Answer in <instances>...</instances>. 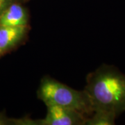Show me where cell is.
I'll use <instances>...</instances> for the list:
<instances>
[{
	"mask_svg": "<svg viewBox=\"0 0 125 125\" xmlns=\"http://www.w3.org/2000/svg\"><path fill=\"white\" fill-rule=\"evenodd\" d=\"M0 125H11V118L6 116L3 112H0Z\"/></svg>",
	"mask_w": 125,
	"mask_h": 125,
	"instance_id": "obj_8",
	"label": "cell"
},
{
	"mask_svg": "<svg viewBox=\"0 0 125 125\" xmlns=\"http://www.w3.org/2000/svg\"><path fill=\"white\" fill-rule=\"evenodd\" d=\"M117 117L110 112L96 110L87 117L85 125H113L115 124Z\"/></svg>",
	"mask_w": 125,
	"mask_h": 125,
	"instance_id": "obj_6",
	"label": "cell"
},
{
	"mask_svg": "<svg viewBox=\"0 0 125 125\" xmlns=\"http://www.w3.org/2000/svg\"><path fill=\"white\" fill-rule=\"evenodd\" d=\"M37 96L45 106L55 105L71 108L85 115H90L93 113L90 99L84 89H74L48 75L41 79Z\"/></svg>",
	"mask_w": 125,
	"mask_h": 125,
	"instance_id": "obj_2",
	"label": "cell"
},
{
	"mask_svg": "<svg viewBox=\"0 0 125 125\" xmlns=\"http://www.w3.org/2000/svg\"><path fill=\"white\" fill-rule=\"evenodd\" d=\"M29 10L20 0L12 3L0 15V26L24 27L29 25Z\"/></svg>",
	"mask_w": 125,
	"mask_h": 125,
	"instance_id": "obj_5",
	"label": "cell"
},
{
	"mask_svg": "<svg viewBox=\"0 0 125 125\" xmlns=\"http://www.w3.org/2000/svg\"><path fill=\"white\" fill-rule=\"evenodd\" d=\"M20 1H29V0H20Z\"/></svg>",
	"mask_w": 125,
	"mask_h": 125,
	"instance_id": "obj_9",
	"label": "cell"
},
{
	"mask_svg": "<svg viewBox=\"0 0 125 125\" xmlns=\"http://www.w3.org/2000/svg\"><path fill=\"white\" fill-rule=\"evenodd\" d=\"M84 90L93 108L120 116L125 112V74L115 66L103 64L86 77Z\"/></svg>",
	"mask_w": 125,
	"mask_h": 125,
	"instance_id": "obj_1",
	"label": "cell"
},
{
	"mask_svg": "<svg viewBox=\"0 0 125 125\" xmlns=\"http://www.w3.org/2000/svg\"><path fill=\"white\" fill-rule=\"evenodd\" d=\"M30 30V26H0V56L11 52L23 43Z\"/></svg>",
	"mask_w": 125,
	"mask_h": 125,
	"instance_id": "obj_4",
	"label": "cell"
},
{
	"mask_svg": "<svg viewBox=\"0 0 125 125\" xmlns=\"http://www.w3.org/2000/svg\"><path fill=\"white\" fill-rule=\"evenodd\" d=\"M0 57H1V56H0Z\"/></svg>",
	"mask_w": 125,
	"mask_h": 125,
	"instance_id": "obj_10",
	"label": "cell"
},
{
	"mask_svg": "<svg viewBox=\"0 0 125 125\" xmlns=\"http://www.w3.org/2000/svg\"><path fill=\"white\" fill-rule=\"evenodd\" d=\"M46 107L47 114L43 119L12 118V125H85L87 115L81 112L55 105Z\"/></svg>",
	"mask_w": 125,
	"mask_h": 125,
	"instance_id": "obj_3",
	"label": "cell"
},
{
	"mask_svg": "<svg viewBox=\"0 0 125 125\" xmlns=\"http://www.w3.org/2000/svg\"><path fill=\"white\" fill-rule=\"evenodd\" d=\"M15 1L17 0H0V15Z\"/></svg>",
	"mask_w": 125,
	"mask_h": 125,
	"instance_id": "obj_7",
	"label": "cell"
}]
</instances>
